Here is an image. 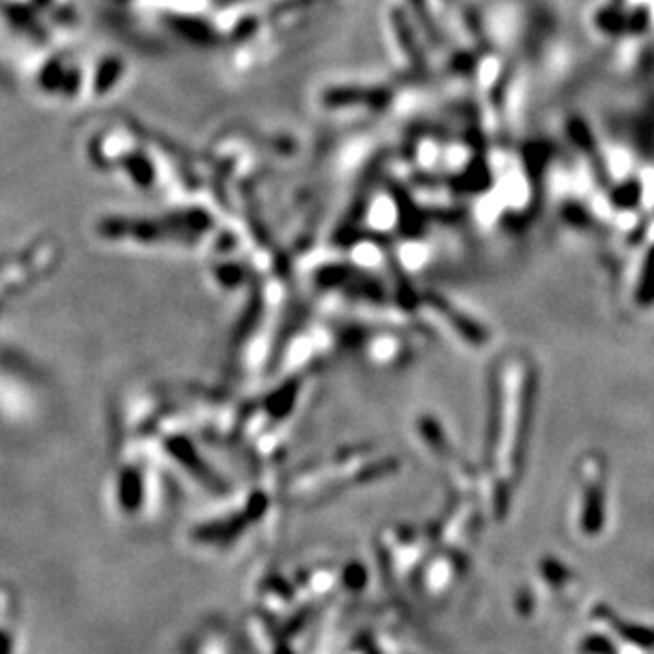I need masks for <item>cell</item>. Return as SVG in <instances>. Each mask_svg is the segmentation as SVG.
I'll return each instance as SVG.
<instances>
[{"label":"cell","instance_id":"2","mask_svg":"<svg viewBox=\"0 0 654 654\" xmlns=\"http://www.w3.org/2000/svg\"><path fill=\"white\" fill-rule=\"evenodd\" d=\"M640 198H642L640 183H637V181H631V183L623 185V188L616 191L614 204L623 206V209H631V206H635L637 202H640Z\"/></svg>","mask_w":654,"mask_h":654},{"label":"cell","instance_id":"1","mask_svg":"<svg viewBox=\"0 0 654 654\" xmlns=\"http://www.w3.org/2000/svg\"><path fill=\"white\" fill-rule=\"evenodd\" d=\"M637 302L642 306H650L654 304V247L648 253L644 270H642V279L640 285H637Z\"/></svg>","mask_w":654,"mask_h":654}]
</instances>
